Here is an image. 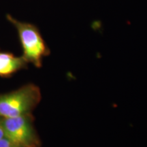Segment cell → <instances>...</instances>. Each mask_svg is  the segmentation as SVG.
<instances>
[{"label":"cell","mask_w":147,"mask_h":147,"mask_svg":"<svg viewBox=\"0 0 147 147\" xmlns=\"http://www.w3.org/2000/svg\"><path fill=\"white\" fill-rule=\"evenodd\" d=\"M6 18L17 31L23 49L22 57L27 63L41 67L44 57L50 55L51 51L39 29L34 24L18 21L10 14H7Z\"/></svg>","instance_id":"cell-1"},{"label":"cell","mask_w":147,"mask_h":147,"mask_svg":"<svg viewBox=\"0 0 147 147\" xmlns=\"http://www.w3.org/2000/svg\"><path fill=\"white\" fill-rule=\"evenodd\" d=\"M41 100L39 87L27 84L13 91L0 95V117L12 118L32 114Z\"/></svg>","instance_id":"cell-2"},{"label":"cell","mask_w":147,"mask_h":147,"mask_svg":"<svg viewBox=\"0 0 147 147\" xmlns=\"http://www.w3.org/2000/svg\"><path fill=\"white\" fill-rule=\"evenodd\" d=\"M2 123L5 137L17 147H40L41 142L32 114L2 119Z\"/></svg>","instance_id":"cell-3"},{"label":"cell","mask_w":147,"mask_h":147,"mask_svg":"<svg viewBox=\"0 0 147 147\" xmlns=\"http://www.w3.org/2000/svg\"><path fill=\"white\" fill-rule=\"evenodd\" d=\"M27 65V61L22 56L17 57L12 53L0 51V77L9 78Z\"/></svg>","instance_id":"cell-4"},{"label":"cell","mask_w":147,"mask_h":147,"mask_svg":"<svg viewBox=\"0 0 147 147\" xmlns=\"http://www.w3.org/2000/svg\"><path fill=\"white\" fill-rule=\"evenodd\" d=\"M0 147H17L10 140L4 137L0 140Z\"/></svg>","instance_id":"cell-5"},{"label":"cell","mask_w":147,"mask_h":147,"mask_svg":"<svg viewBox=\"0 0 147 147\" xmlns=\"http://www.w3.org/2000/svg\"><path fill=\"white\" fill-rule=\"evenodd\" d=\"M5 136L4 129H3V123H2V118L0 117V140L3 138Z\"/></svg>","instance_id":"cell-6"}]
</instances>
